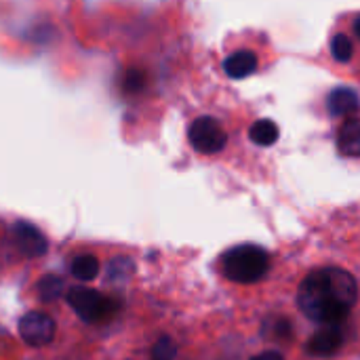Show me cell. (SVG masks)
Listing matches in <instances>:
<instances>
[{
	"mask_svg": "<svg viewBox=\"0 0 360 360\" xmlns=\"http://www.w3.org/2000/svg\"><path fill=\"white\" fill-rule=\"evenodd\" d=\"M356 297L359 287L354 276L340 268H327L304 278L297 293V304L310 321L342 325L350 308L356 304Z\"/></svg>",
	"mask_w": 360,
	"mask_h": 360,
	"instance_id": "cell-1",
	"label": "cell"
},
{
	"mask_svg": "<svg viewBox=\"0 0 360 360\" xmlns=\"http://www.w3.org/2000/svg\"><path fill=\"white\" fill-rule=\"evenodd\" d=\"M224 274L234 281V283H255L259 281L268 268H270V259L268 253L255 245H240L230 249L224 255Z\"/></svg>",
	"mask_w": 360,
	"mask_h": 360,
	"instance_id": "cell-2",
	"label": "cell"
},
{
	"mask_svg": "<svg viewBox=\"0 0 360 360\" xmlns=\"http://www.w3.org/2000/svg\"><path fill=\"white\" fill-rule=\"evenodd\" d=\"M68 304L72 306V310L86 323H103L108 321L112 314L118 312L120 304L99 295L93 289L86 287H74L68 291Z\"/></svg>",
	"mask_w": 360,
	"mask_h": 360,
	"instance_id": "cell-3",
	"label": "cell"
},
{
	"mask_svg": "<svg viewBox=\"0 0 360 360\" xmlns=\"http://www.w3.org/2000/svg\"><path fill=\"white\" fill-rule=\"evenodd\" d=\"M188 137H190L192 148L198 154H205V156L219 154L226 148V143H228V135H226L224 127L215 118H211V116L196 118L190 124Z\"/></svg>",
	"mask_w": 360,
	"mask_h": 360,
	"instance_id": "cell-4",
	"label": "cell"
},
{
	"mask_svg": "<svg viewBox=\"0 0 360 360\" xmlns=\"http://www.w3.org/2000/svg\"><path fill=\"white\" fill-rule=\"evenodd\" d=\"M55 321L44 312H27L19 321V335L25 344L40 348L53 342L55 338Z\"/></svg>",
	"mask_w": 360,
	"mask_h": 360,
	"instance_id": "cell-5",
	"label": "cell"
},
{
	"mask_svg": "<svg viewBox=\"0 0 360 360\" xmlns=\"http://www.w3.org/2000/svg\"><path fill=\"white\" fill-rule=\"evenodd\" d=\"M13 236H15L17 249L25 257H40V255L46 253L49 243H46L44 234L36 226H32L27 221H17L15 228H13Z\"/></svg>",
	"mask_w": 360,
	"mask_h": 360,
	"instance_id": "cell-6",
	"label": "cell"
},
{
	"mask_svg": "<svg viewBox=\"0 0 360 360\" xmlns=\"http://www.w3.org/2000/svg\"><path fill=\"white\" fill-rule=\"evenodd\" d=\"M342 344H344V333L340 325H325L310 338L306 350L314 356H331L340 350Z\"/></svg>",
	"mask_w": 360,
	"mask_h": 360,
	"instance_id": "cell-7",
	"label": "cell"
},
{
	"mask_svg": "<svg viewBox=\"0 0 360 360\" xmlns=\"http://www.w3.org/2000/svg\"><path fill=\"white\" fill-rule=\"evenodd\" d=\"M327 105H329V112L333 116H354L356 110H359V93L350 86H340V89H333L329 99H327Z\"/></svg>",
	"mask_w": 360,
	"mask_h": 360,
	"instance_id": "cell-8",
	"label": "cell"
},
{
	"mask_svg": "<svg viewBox=\"0 0 360 360\" xmlns=\"http://www.w3.org/2000/svg\"><path fill=\"white\" fill-rule=\"evenodd\" d=\"M338 148L342 154L356 158L360 154V120L354 116H348V120L342 124L338 135Z\"/></svg>",
	"mask_w": 360,
	"mask_h": 360,
	"instance_id": "cell-9",
	"label": "cell"
},
{
	"mask_svg": "<svg viewBox=\"0 0 360 360\" xmlns=\"http://www.w3.org/2000/svg\"><path fill=\"white\" fill-rule=\"evenodd\" d=\"M224 70L230 78H247L257 70V57L251 51H236L224 61Z\"/></svg>",
	"mask_w": 360,
	"mask_h": 360,
	"instance_id": "cell-10",
	"label": "cell"
},
{
	"mask_svg": "<svg viewBox=\"0 0 360 360\" xmlns=\"http://www.w3.org/2000/svg\"><path fill=\"white\" fill-rule=\"evenodd\" d=\"M249 135H251L253 143L268 148V146L276 143V139H278V127H276V122H272V120H257V122L251 127Z\"/></svg>",
	"mask_w": 360,
	"mask_h": 360,
	"instance_id": "cell-11",
	"label": "cell"
},
{
	"mask_svg": "<svg viewBox=\"0 0 360 360\" xmlns=\"http://www.w3.org/2000/svg\"><path fill=\"white\" fill-rule=\"evenodd\" d=\"M70 270L78 281H93L99 274V262L93 255H78L74 257Z\"/></svg>",
	"mask_w": 360,
	"mask_h": 360,
	"instance_id": "cell-12",
	"label": "cell"
},
{
	"mask_svg": "<svg viewBox=\"0 0 360 360\" xmlns=\"http://www.w3.org/2000/svg\"><path fill=\"white\" fill-rule=\"evenodd\" d=\"M331 55L340 63H348L354 55V42L348 34H335L331 40Z\"/></svg>",
	"mask_w": 360,
	"mask_h": 360,
	"instance_id": "cell-13",
	"label": "cell"
},
{
	"mask_svg": "<svg viewBox=\"0 0 360 360\" xmlns=\"http://www.w3.org/2000/svg\"><path fill=\"white\" fill-rule=\"evenodd\" d=\"M146 82H148V76H146L143 70H139V68H129V70L124 72V78H122V89H124V93L135 95V93H141V91L146 89Z\"/></svg>",
	"mask_w": 360,
	"mask_h": 360,
	"instance_id": "cell-14",
	"label": "cell"
},
{
	"mask_svg": "<svg viewBox=\"0 0 360 360\" xmlns=\"http://www.w3.org/2000/svg\"><path fill=\"white\" fill-rule=\"evenodd\" d=\"M133 270H135V266H133L131 259H127V257H116V259L110 264V268H108V278H110L112 283H122V281H127V278L133 274Z\"/></svg>",
	"mask_w": 360,
	"mask_h": 360,
	"instance_id": "cell-15",
	"label": "cell"
},
{
	"mask_svg": "<svg viewBox=\"0 0 360 360\" xmlns=\"http://www.w3.org/2000/svg\"><path fill=\"white\" fill-rule=\"evenodd\" d=\"M63 291V281L57 278V276H44L40 283H38V293H40V300L44 302H55Z\"/></svg>",
	"mask_w": 360,
	"mask_h": 360,
	"instance_id": "cell-16",
	"label": "cell"
},
{
	"mask_svg": "<svg viewBox=\"0 0 360 360\" xmlns=\"http://www.w3.org/2000/svg\"><path fill=\"white\" fill-rule=\"evenodd\" d=\"M266 329H272L266 333H268V338L278 340V342H289L293 338V327L287 319H272V327H266Z\"/></svg>",
	"mask_w": 360,
	"mask_h": 360,
	"instance_id": "cell-17",
	"label": "cell"
},
{
	"mask_svg": "<svg viewBox=\"0 0 360 360\" xmlns=\"http://www.w3.org/2000/svg\"><path fill=\"white\" fill-rule=\"evenodd\" d=\"M177 346L171 338H160L152 350V360H175Z\"/></svg>",
	"mask_w": 360,
	"mask_h": 360,
	"instance_id": "cell-18",
	"label": "cell"
},
{
	"mask_svg": "<svg viewBox=\"0 0 360 360\" xmlns=\"http://www.w3.org/2000/svg\"><path fill=\"white\" fill-rule=\"evenodd\" d=\"M251 360H283V356L278 352H264L259 356H253Z\"/></svg>",
	"mask_w": 360,
	"mask_h": 360,
	"instance_id": "cell-19",
	"label": "cell"
}]
</instances>
